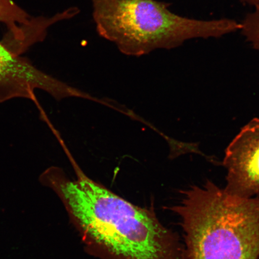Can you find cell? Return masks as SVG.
Here are the masks:
<instances>
[{
	"label": "cell",
	"mask_w": 259,
	"mask_h": 259,
	"mask_svg": "<svg viewBox=\"0 0 259 259\" xmlns=\"http://www.w3.org/2000/svg\"><path fill=\"white\" fill-rule=\"evenodd\" d=\"M93 16L100 36L121 53L142 56L158 49L170 50L193 38L220 37L241 30L233 19L205 21L171 12L155 0H92Z\"/></svg>",
	"instance_id": "cell-3"
},
{
	"label": "cell",
	"mask_w": 259,
	"mask_h": 259,
	"mask_svg": "<svg viewBox=\"0 0 259 259\" xmlns=\"http://www.w3.org/2000/svg\"><path fill=\"white\" fill-rule=\"evenodd\" d=\"M223 164L228 170L227 193L259 197V118L243 127L227 148Z\"/></svg>",
	"instance_id": "cell-4"
},
{
	"label": "cell",
	"mask_w": 259,
	"mask_h": 259,
	"mask_svg": "<svg viewBox=\"0 0 259 259\" xmlns=\"http://www.w3.org/2000/svg\"><path fill=\"white\" fill-rule=\"evenodd\" d=\"M63 149L76 176L53 166L40 180L63 202L86 244L104 259H187L185 245L153 210L141 208L91 179L66 145Z\"/></svg>",
	"instance_id": "cell-1"
},
{
	"label": "cell",
	"mask_w": 259,
	"mask_h": 259,
	"mask_svg": "<svg viewBox=\"0 0 259 259\" xmlns=\"http://www.w3.org/2000/svg\"><path fill=\"white\" fill-rule=\"evenodd\" d=\"M242 34L255 50L259 51V6L245 16L241 23Z\"/></svg>",
	"instance_id": "cell-7"
},
{
	"label": "cell",
	"mask_w": 259,
	"mask_h": 259,
	"mask_svg": "<svg viewBox=\"0 0 259 259\" xmlns=\"http://www.w3.org/2000/svg\"><path fill=\"white\" fill-rule=\"evenodd\" d=\"M242 2L251 6H254L255 7L259 6V0H241Z\"/></svg>",
	"instance_id": "cell-8"
},
{
	"label": "cell",
	"mask_w": 259,
	"mask_h": 259,
	"mask_svg": "<svg viewBox=\"0 0 259 259\" xmlns=\"http://www.w3.org/2000/svg\"><path fill=\"white\" fill-rule=\"evenodd\" d=\"M74 15L73 9L69 8L51 18H33L12 0H0V22L8 28L13 41L12 51L15 54L43 40L49 27Z\"/></svg>",
	"instance_id": "cell-6"
},
{
	"label": "cell",
	"mask_w": 259,
	"mask_h": 259,
	"mask_svg": "<svg viewBox=\"0 0 259 259\" xmlns=\"http://www.w3.org/2000/svg\"><path fill=\"white\" fill-rule=\"evenodd\" d=\"M179 217L187 259H258L259 197L242 198L211 181L181 192Z\"/></svg>",
	"instance_id": "cell-2"
},
{
	"label": "cell",
	"mask_w": 259,
	"mask_h": 259,
	"mask_svg": "<svg viewBox=\"0 0 259 259\" xmlns=\"http://www.w3.org/2000/svg\"><path fill=\"white\" fill-rule=\"evenodd\" d=\"M0 83L14 87L30 96L35 89L46 91L55 99L68 97L84 99L85 93L40 72L16 57L0 44Z\"/></svg>",
	"instance_id": "cell-5"
}]
</instances>
